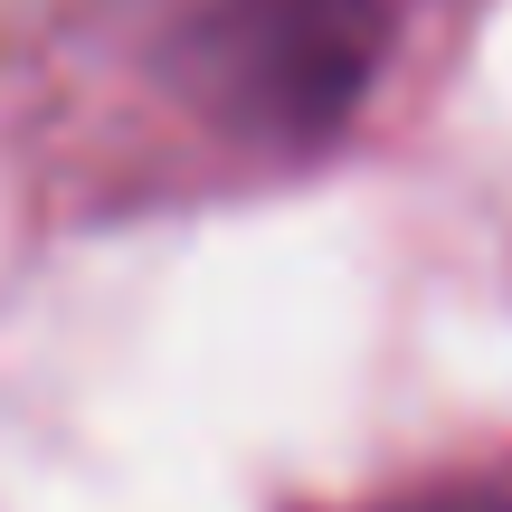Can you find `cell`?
<instances>
[{
    "instance_id": "1",
    "label": "cell",
    "mask_w": 512,
    "mask_h": 512,
    "mask_svg": "<svg viewBox=\"0 0 512 512\" xmlns=\"http://www.w3.org/2000/svg\"><path fill=\"white\" fill-rule=\"evenodd\" d=\"M399 0H200L190 95L247 143H332L389 57Z\"/></svg>"
},
{
    "instance_id": "2",
    "label": "cell",
    "mask_w": 512,
    "mask_h": 512,
    "mask_svg": "<svg viewBox=\"0 0 512 512\" xmlns=\"http://www.w3.org/2000/svg\"><path fill=\"white\" fill-rule=\"evenodd\" d=\"M408 512H512V494H456V503H408Z\"/></svg>"
}]
</instances>
